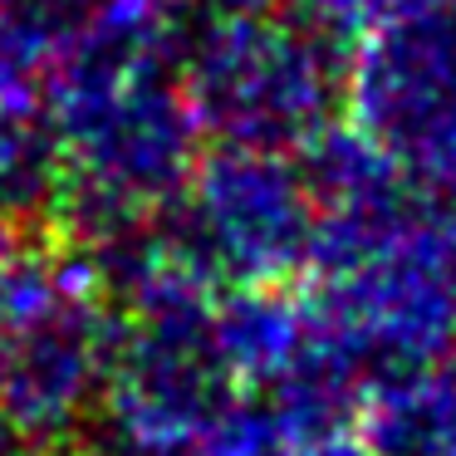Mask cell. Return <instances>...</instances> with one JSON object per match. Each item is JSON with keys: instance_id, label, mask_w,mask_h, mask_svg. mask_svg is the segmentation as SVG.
Returning <instances> with one entry per match:
<instances>
[{"instance_id": "6da1fadb", "label": "cell", "mask_w": 456, "mask_h": 456, "mask_svg": "<svg viewBox=\"0 0 456 456\" xmlns=\"http://www.w3.org/2000/svg\"><path fill=\"white\" fill-rule=\"evenodd\" d=\"M354 45L314 15H207L191 30L177 84L201 138L299 152L338 123Z\"/></svg>"}, {"instance_id": "7a4b0ae2", "label": "cell", "mask_w": 456, "mask_h": 456, "mask_svg": "<svg viewBox=\"0 0 456 456\" xmlns=\"http://www.w3.org/2000/svg\"><path fill=\"white\" fill-rule=\"evenodd\" d=\"M158 231L216 289L289 285L309 275L314 197L289 152L216 142L197 158L182 197L158 211Z\"/></svg>"}, {"instance_id": "3957f363", "label": "cell", "mask_w": 456, "mask_h": 456, "mask_svg": "<svg viewBox=\"0 0 456 456\" xmlns=\"http://www.w3.org/2000/svg\"><path fill=\"white\" fill-rule=\"evenodd\" d=\"M344 118L422 191L456 201V0H412L358 35Z\"/></svg>"}, {"instance_id": "277c9868", "label": "cell", "mask_w": 456, "mask_h": 456, "mask_svg": "<svg viewBox=\"0 0 456 456\" xmlns=\"http://www.w3.org/2000/svg\"><path fill=\"white\" fill-rule=\"evenodd\" d=\"M309 299L289 285H226L211 299V338L246 393L280 383L309 344Z\"/></svg>"}, {"instance_id": "5b68a950", "label": "cell", "mask_w": 456, "mask_h": 456, "mask_svg": "<svg viewBox=\"0 0 456 456\" xmlns=\"http://www.w3.org/2000/svg\"><path fill=\"white\" fill-rule=\"evenodd\" d=\"M354 427L373 456H456V354L373 378Z\"/></svg>"}, {"instance_id": "8992f818", "label": "cell", "mask_w": 456, "mask_h": 456, "mask_svg": "<svg viewBox=\"0 0 456 456\" xmlns=\"http://www.w3.org/2000/svg\"><path fill=\"white\" fill-rule=\"evenodd\" d=\"M50 60H54V45L40 30H30L15 15L0 11V118L40 113Z\"/></svg>"}, {"instance_id": "52a82bcc", "label": "cell", "mask_w": 456, "mask_h": 456, "mask_svg": "<svg viewBox=\"0 0 456 456\" xmlns=\"http://www.w3.org/2000/svg\"><path fill=\"white\" fill-rule=\"evenodd\" d=\"M94 5H99V0H0V11L15 15L20 25H30V30H40L54 50L89 20Z\"/></svg>"}, {"instance_id": "ba28073f", "label": "cell", "mask_w": 456, "mask_h": 456, "mask_svg": "<svg viewBox=\"0 0 456 456\" xmlns=\"http://www.w3.org/2000/svg\"><path fill=\"white\" fill-rule=\"evenodd\" d=\"M285 456H373L368 452V442L358 436V427H329V432H309L299 436V442H289Z\"/></svg>"}, {"instance_id": "9c48e42d", "label": "cell", "mask_w": 456, "mask_h": 456, "mask_svg": "<svg viewBox=\"0 0 456 456\" xmlns=\"http://www.w3.org/2000/svg\"><path fill=\"white\" fill-rule=\"evenodd\" d=\"M45 456H138V452H128V446L118 442L113 432H103V436H94L89 427L84 432H74L69 442H60V446H50Z\"/></svg>"}, {"instance_id": "30bf717a", "label": "cell", "mask_w": 456, "mask_h": 456, "mask_svg": "<svg viewBox=\"0 0 456 456\" xmlns=\"http://www.w3.org/2000/svg\"><path fill=\"white\" fill-rule=\"evenodd\" d=\"M187 5H201L207 15H270L285 0H187Z\"/></svg>"}, {"instance_id": "8fae6325", "label": "cell", "mask_w": 456, "mask_h": 456, "mask_svg": "<svg viewBox=\"0 0 456 456\" xmlns=\"http://www.w3.org/2000/svg\"><path fill=\"white\" fill-rule=\"evenodd\" d=\"M0 456H45V452L30 446L25 436H15V432H0Z\"/></svg>"}, {"instance_id": "7c38bea8", "label": "cell", "mask_w": 456, "mask_h": 456, "mask_svg": "<svg viewBox=\"0 0 456 456\" xmlns=\"http://www.w3.org/2000/svg\"><path fill=\"white\" fill-rule=\"evenodd\" d=\"M0 432H11V427H5V417H0Z\"/></svg>"}]
</instances>
